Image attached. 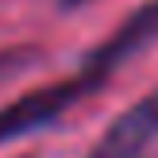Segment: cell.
Here are the masks:
<instances>
[{"instance_id":"cell-4","label":"cell","mask_w":158,"mask_h":158,"mask_svg":"<svg viewBox=\"0 0 158 158\" xmlns=\"http://www.w3.org/2000/svg\"><path fill=\"white\" fill-rule=\"evenodd\" d=\"M39 62V46H0V77L23 73Z\"/></svg>"},{"instance_id":"cell-2","label":"cell","mask_w":158,"mask_h":158,"mask_svg":"<svg viewBox=\"0 0 158 158\" xmlns=\"http://www.w3.org/2000/svg\"><path fill=\"white\" fill-rule=\"evenodd\" d=\"M151 43H158V0H147V4L131 8L127 19H123L104 43H97L89 50V58L77 66V73H81L85 85L97 93V89H104V81L123 66V62H131Z\"/></svg>"},{"instance_id":"cell-3","label":"cell","mask_w":158,"mask_h":158,"mask_svg":"<svg viewBox=\"0 0 158 158\" xmlns=\"http://www.w3.org/2000/svg\"><path fill=\"white\" fill-rule=\"evenodd\" d=\"M151 143H158V89L123 108V116H116L100 131L85 158H143Z\"/></svg>"},{"instance_id":"cell-5","label":"cell","mask_w":158,"mask_h":158,"mask_svg":"<svg viewBox=\"0 0 158 158\" xmlns=\"http://www.w3.org/2000/svg\"><path fill=\"white\" fill-rule=\"evenodd\" d=\"M81 4H93V0H62V8H81Z\"/></svg>"},{"instance_id":"cell-1","label":"cell","mask_w":158,"mask_h":158,"mask_svg":"<svg viewBox=\"0 0 158 158\" xmlns=\"http://www.w3.org/2000/svg\"><path fill=\"white\" fill-rule=\"evenodd\" d=\"M85 97H93V89L85 85L81 73L23 89L15 100H8L0 108V143H15V139H27L35 131H46L54 123H62Z\"/></svg>"}]
</instances>
